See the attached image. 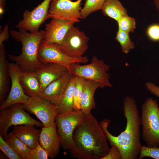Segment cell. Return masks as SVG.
Wrapping results in <instances>:
<instances>
[{
  "label": "cell",
  "instance_id": "cell-16",
  "mask_svg": "<svg viewBox=\"0 0 159 159\" xmlns=\"http://www.w3.org/2000/svg\"><path fill=\"white\" fill-rule=\"evenodd\" d=\"M72 75L68 71L43 90L39 96L56 106L60 101Z\"/></svg>",
  "mask_w": 159,
  "mask_h": 159
},
{
  "label": "cell",
  "instance_id": "cell-5",
  "mask_svg": "<svg viewBox=\"0 0 159 159\" xmlns=\"http://www.w3.org/2000/svg\"><path fill=\"white\" fill-rule=\"evenodd\" d=\"M79 64L74 63L71 65L70 72L72 75L99 82L104 87H113L109 81L110 76L107 72L110 66L103 60L99 59L95 56L89 64L80 65Z\"/></svg>",
  "mask_w": 159,
  "mask_h": 159
},
{
  "label": "cell",
  "instance_id": "cell-33",
  "mask_svg": "<svg viewBox=\"0 0 159 159\" xmlns=\"http://www.w3.org/2000/svg\"><path fill=\"white\" fill-rule=\"evenodd\" d=\"M101 159H122L121 153L117 147L111 145L108 152Z\"/></svg>",
  "mask_w": 159,
  "mask_h": 159
},
{
  "label": "cell",
  "instance_id": "cell-31",
  "mask_svg": "<svg viewBox=\"0 0 159 159\" xmlns=\"http://www.w3.org/2000/svg\"><path fill=\"white\" fill-rule=\"evenodd\" d=\"M49 158L47 153L38 142L32 149L26 159H47Z\"/></svg>",
  "mask_w": 159,
  "mask_h": 159
},
{
  "label": "cell",
  "instance_id": "cell-38",
  "mask_svg": "<svg viewBox=\"0 0 159 159\" xmlns=\"http://www.w3.org/2000/svg\"><path fill=\"white\" fill-rule=\"evenodd\" d=\"M4 154H3L2 153H0V159H5L4 158H5L4 156L6 155H4Z\"/></svg>",
  "mask_w": 159,
  "mask_h": 159
},
{
  "label": "cell",
  "instance_id": "cell-19",
  "mask_svg": "<svg viewBox=\"0 0 159 159\" xmlns=\"http://www.w3.org/2000/svg\"><path fill=\"white\" fill-rule=\"evenodd\" d=\"M98 88H104L100 83L94 81L85 80L81 102V110L85 114L91 113L92 110L96 107L94 96Z\"/></svg>",
  "mask_w": 159,
  "mask_h": 159
},
{
  "label": "cell",
  "instance_id": "cell-10",
  "mask_svg": "<svg viewBox=\"0 0 159 159\" xmlns=\"http://www.w3.org/2000/svg\"><path fill=\"white\" fill-rule=\"evenodd\" d=\"M82 0H52L48 12L49 18L80 21L81 3Z\"/></svg>",
  "mask_w": 159,
  "mask_h": 159
},
{
  "label": "cell",
  "instance_id": "cell-20",
  "mask_svg": "<svg viewBox=\"0 0 159 159\" xmlns=\"http://www.w3.org/2000/svg\"><path fill=\"white\" fill-rule=\"evenodd\" d=\"M20 82L25 94L29 97L39 96L42 91L34 71H21Z\"/></svg>",
  "mask_w": 159,
  "mask_h": 159
},
{
  "label": "cell",
  "instance_id": "cell-25",
  "mask_svg": "<svg viewBox=\"0 0 159 159\" xmlns=\"http://www.w3.org/2000/svg\"><path fill=\"white\" fill-rule=\"evenodd\" d=\"M74 76L75 86L73 94V108L74 111H79L81 110V102L85 79L80 77Z\"/></svg>",
  "mask_w": 159,
  "mask_h": 159
},
{
  "label": "cell",
  "instance_id": "cell-15",
  "mask_svg": "<svg viewBox=\"0 0 159 159\" xmlns=\"http://www.w3.org/2000/svg\"><path fill=\"white\" fill-rule=\"evenodd\" d=\"M74 23L70 21L52 19L50 22L46 24L44 41L47 43L60 44Z\"/></svg>",
  "mask_w": 159,
  "mask_h": 159
},
{
  "label": "cell",
  "instance_id": "cell-35",
  "mask_svg": "<svg viewBox=\"0 0 159 159\" xmlns=\"http://www.w3.org/2000/svg\"><path fill=\"white\" fill-rule=\"evenodd\" d=\"M9 27L7 25H6L3 30L0 34V45L3 42L8 39L9 37Z\"/></svg>",
  "mask_w": 159,
  "mask_h": 159
},
{
  "label": "cell",
  "instance_id": "cell-6",
  "mask_svg": "<svg viewBox=\"0 0 159 159\" xmlns=\"http://www.w3.org/2000/svg\"><path fill=\"white\" fill-rule=\"evenodd\" d=\"M0 135L4 139L12 126L31 125L44 127L42 122L34 119L26 113L22 104H16L0 110Z\"/></svg>",
  "mask_w": 159,
  "mask_h": 159
},
{
  "label": "cell",
  "instance_id": "cell-17",
  "mask_svg": "<svg viewBox=\"0 0 159 159\" xmlns=\"http://www.w3.org/2000/svg\"><path fill=\"white\" fill-rule=\"evenodd\" d=\"M68 70L65 67L54 63H47L34 71L42 91Z\"/></svg>",
  "mask_w": 159,
  "mask_h": 159
},
{
  "label": "cell",
  "instance_id": "cell-32",
  "mask_svg": "<svg viewBox=\"0 0 159 159\" xmlns=\"http://www.w3.org/2000/svg\"><path fill=\"white\" fill-rule=\"evenodd\" d=\"M146 34L151 40L159 42V24H154L150 25L147 29Z\"/></svg>",
  "mask_w": 159,
  "mask_h": 159
},
{
  "label": "cell",
  "instance_id": "cell-3",
  "mask_svg": "<svg viewBox=\"0 0 159 159\" xmlns=\"http://www.w3.org/2000/svg\"><path fill=\"white\" fill-rule=\"evenodd\" d=\"M9 34L16 41L21 43L22 47L19 55H9L8 58L21 71H35L44 65L39 59L38 52L40 44L44 38L45 30L29 33L22 30H11Z\"/></svg>",
  "mask_w": 159,
  "mask_h": 159
},
{
  "label": "cell",
  "instance_id": "cell-1",
  "mask_svg": "<svg viewBox=\"0 0 159 159\" xmlns=\"http://www.w3.org/2000/svg\"><path fill=\"white\" fill-rule=\"evenodd\" d=\"M123 109L126 120L125 130L117 136L108 131L110 120L105 119L99 122L100 125L111 146L115 145L120 150L122 159L138 158L141 145L140 120L136 102L132 97L126 96Z\"/></svg>",
  "mask_w": 159,
  "mask_h": 159
},
{
  "label": "cell",
  "instance_id": "cell-29",
  "mask_svg": "<svg viewBox=\"0 0 159 159\" xmlns=\"http://www.w3.org/2000/svg\"><path fill=\"white\" fill-rule=\"evenodd\" d=\"M138 159H142L148 157L154 159H159V146L150 147L147 146L141 145Z\"/></svg>",
  "mask_w": 159,
  "mask_h": 159
},
{
  "label": "cell",
  "instance_id": "cell-24",
  "mask_svg": "<svg viewBox=\"0 0 159 159\" xmlns=\"http://www.w3.org/2000/svg\"><path fill=\"white\" fill-rule=\"evenodd\" d=\"M5 140L21 159H26L32 149L28 146L12 132L7 134Z\"/></svg>",
  "mask_w": 159,
  "mask_h": 159
},
{
  "label": "cell",
  "instance_id": "cell-8",
  "mask_svg": "<svg viewBox=\"0 0 159 159\" xmlns=\"http://www.w3.org/2000/svg\"><path fill=\"white\" fill-rule=\"evenodd\" d=\"M38 57L39 61L43 64L54 63L63 66L67 68L70 73V67L72 64H85L88 61L86 56L77 58L69 57L60 49L58 44L46 43L44 39L39 46Z\"/></svg>",
  "mask_w": 159,
  "mask_h": 159
},
{
  "label": "cell",
  "instance_id": "cell-11",
  "mask_svg": "<svg viewBox=\"0 0 159 159\" xmlns=\"http://www.w3.org/2000/svg\"><path fill=\"white\" fill-rule=\"evenodd\" d=\"M89 38L77 27L73 26L62 43L58 44L60 49L69 57L77 58L83 56L87 51Z\"/></svg>",
  "mask_w": 159,
  "mask_h": 159
},
{
  "label": "cell",
  "instance_id": "cell-9",
  "mask_svg": "<svg viewBox=\"0 0 159 159\" xmlns=\"http://www.w3.org/2000/svg\"><path fill=\"white\" fill-rule=\"evenodd\" d=\"M22 105L25 110L34 115L44 127H48L55 122L57 107L49 101L36 96L30 97Z\"/></svg>",
  "mask_w": 159,
  "mask_h": 159
},
{
  "label": "cell",
  "instance_id": "cell-12",
  "mask_svg": "<svg viewBox=\"0 0 159 159\" xmlns=\"http://www.w3.org/2000/svg\"><path fill=\"white\" fill-rule=\"evenodd\" d=\"M52 0H44L32 11L26 10L23 14V19L16 26L19 30L30 32L39 31V28L47 19H49L48 12Z\"/></svg>",
  "mask_w": 159,
  "mask_h": 159
},
{
  "label": "cell",
  "instance_id": "cell-14",
  "mask_svg": "<svg viewBox=\"0 0 159 159\" xmlns=\"http://www.w3.org/2000/svg\"><path fill=\"white\" fill-rule=\"evenodd\" d=\"M39 143L48 154L49 158H56L59 152L60 141L56 124L43 127L39 136Z\"/></svg>",
  "mask_w": 159,
  "mask_h": 159
},
{
  "label": "cell",
  "instance_id": "cell-34",
  "mask_svg": "<svg viewBox=\"0 0 159 159\" xmlns=\"http://www.w3.org/2000/svg\"><path fill=\"white\" fill-rule=\"evenodd\" d=\"M145 85L149 92L159 98V86L151 82L146 83Z\"/></svg>",
  "mask_w": 159,
  "mask_h": 159
},
{
  "label": "cell",
  "instance_id": "cell-28",
  "mask_svg": "<svg viewBox=\"0 0 159 159\" xmlns=\"http://www.w3.org/2000/svg\"><path fill=\"white\" fill-rule=\"evenodd\" d=\"M117 22L118 29L129 33L133 32L136 28L135 19L127 14L122 16Z\"/></svg>",
  "mask_w": 159,
  "mask_h": 159
},
{
  "label": "cell",
  "instance_id": "cell-27",
  "mask_svg": "<svg viewBox=\"0 0 159 159\" xmlns=\"http://www.w3.org/2000/svg\"><path fill=\"white\" fill-rule=\"evenodd\" d=\"M115 39L120 44L122 52L123 53H128L131 49L135 47L134 43L130 38L128 33L118 29Z\"/></svg>",
  "mask_w": 159,
  "mask_h": 159
},
{
  "label": "cell",
  "instance_id": "cell-21",
  "mask_svg": "<svg viewBox=\"0 0 159 159\" xmlns=\"http://www.w3.org/2000/svg\"><path fill=\"white\" fill-rule=\"evenodd\" d=\"M75 86V76L72 75L68 83L58 104L57 114H60L74 111V90Z\"/></svg>",
  "mask_w": 159,
  "mask_h": 159
},
{
  "label": "cell",
  "instance_id": "cell-30",
  "mask_svg": "<svg viewBox=\"0 0 159 159\" xmlns=\"http://www.w3.org/2000/svg\"><path fill=\"white\" fill-rule=\"evenodd\" d=\"M0 149L9 159H21L11 147L0 135Z\"/></svg>",
  "mask_w": 159,
  "mask_h": 159
},
{
  "label": "cell",
  "instance_id": "cell-37",
  "mask_svg": "<svg viewBox=\"0 0 159 159\" xmlns=\"http://www.w3.org/2000/svg\"><path fill=\"white\" fill-rule=\"evenodd\" d=\"M154 2L156 9L159 10V0H154Z\"/></svg>",
  "mask_w": 159,
  "mask_h": 159
},
{
  "label": "cell",
  "instance_id": "cell-13",
  "mask_svg": "<svg viewBox=\"0 0 159 159\" xmlns=\"http://www.w3.org/2000/svg\"><path fill=\"white\" fill-rule=\"evenodd\" d=\"M21 71L19 67L13 62L8 63V74L11 85L8 95L0 106V110L16 104H23L30 97L26 95L20 82Z\"/></svg>",
  "mask_w": 159,
  "mask_h": 159
},
{
  "label": "cell",
  "instance_id": "cell-23",
  "mask_svg": "<svg viewBox=\"0 0 159 159\" xmlns=\"http://www.w3.org/2000/svg\"><path fill=\"white\" fill-rule=\"evenodd\" d=\"M102 14L117 22L127 11L119 0H106L101 9Z\"/></svg>",
  "mask_w": 159,
  "mask_h": 159
},
{
  "label": "cell",
  "instance_id": "cell-36",
  "mask_svg": "<svg viewBox=\"0 0 159 159\" xmlns=\"http://www.w3.org/2000/svg\"><path fill=\"white\" fill-rule=\"evenodd\" d=\"M6 5L5 0H0V16L1 17L4 12V8Z\"/></svg>",
  "mask_w": 159,
  "mask_h": 159
},
{
  "label": "cell",
  "instance_id": "cell-4",
  "mask_svg": "<svg viewBox=\"0 0 159 159\" xmlns=\"http://www.w3.org/2000/svg\"><path fill=\"white\" fill-rule=\"evenodd\" d=\"M141 112L143 140L148 147L159 146V106L156 100L147 98L142 106Z\"/></svg>",
  "mask_w": 159,
  "mask_h": 159
},
{
  "label": "cell",
  "instance_id": "cell-2",
  "mask_svg": "<svg viewBox=\"0 0 159 159\" xmlns=\"http://www.w3.org/2000/svg\"><path fill=\"white\" fill-rule=\"evenodd\" d=\"M107 139L96 119L85 115L73 134L71 157L78 159H101L109 151Z\"/></svg>",
  "mask_w": 159,
  "mask_h": 159
},
{
  "label": "cell",
  "instance_id": "cell-22",
  "mask_svg": "<svg viewBox=\"0 0 159 159\" xmlns=\"http://www.w3.org/2000/svg\"><path fill=\"white\" fill-rule=\"evenodd\" d=\"M8 62L6 58V52L3 43L0 45V103L6 98L7 93Z\"/></svg>",
  "mask_w": 159,
  "mask_h": 159
},
{
  "label": "cell",
  "instance_id": "cell-18",
  "mask_svg": "<svg viewBox=\"0 0 159 159\" xmlns=\"http://www.w3.org/2000/svg\"><path fill=\"white\" fill-rule=\"evenodd\" d=\"M34 125H24L13 126L12 132L19 139L31 149L39 142L41 129Z\"/></svg>",
  "mask_w": 159,
  "mask_h": 159
},
{
  "label": "cell",
  "instance_id": "cell-7",
  "mask_svg": "<svg viewBox=\"0 0 159 159\" xmlns=\"http://www.w3.org/2000/svg\"><path fill=\"white\" fill-rule=\"evenodd\" d=\"M85 114L81 110L57 114L55 120L61 145L64 150L69 151L73 145V134L76 127Z\"/></svg>",
  "mask_w": 159,
  "mask_h": 159
},
{
  "label": "cell",
  "instance_id": "cell-26",
  "mask_svg": "<svg viewBox=\"0 0 159 159\" xmlns=\"http://www.w3.org/2000/svg\"><path fill=\"white\" fill-rule=\"evenodd\" d=\"M106 0H86L81 10V19L86 18L90 14L101 10Z\"/></svg>",
  "mask_w": 159,
  "mask_h": 159
}]
</instances>
